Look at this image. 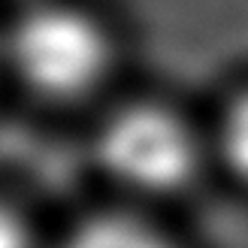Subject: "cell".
<instances>
[{"mask_svg": "<svg viewBox=\"0 0 248 248\" xmlns=\"http://www.w3.org/2000/svg\"><path fill=\"white\" fill-rule=\"evenodd\" d=\"M94 160L118 191L167 200L194 185L203 167V142L172 106L136 100L106 115L94 136Z\"/></svg>", "mask_w": 248, "mask_h": 248, "instance_id": "1", "label": "cell"}, {"mask_svg": "<svg viewBox=\"0 0 248 248\" xmlns=\"http://www.w3.org/2000/svg\"><path fill=\"white\" fill-rule=\"evenodd\" d=\"M212 152L218 167L236 185L248 188V88L233 94L221 109L212 136Z\"/></svg>", "mask_w": 248, "mask_h": 248, "instance_id": "4", "label": "cell"}, {"mask_svg": "<svg viewBox=\"0 0 248 248\" xmlns=\"http://www.w3.org/2000/svg\"><path fill=\"white\" fill-rule=\"evenodd\" d=\"M0 248H36V230L28 212L0 194Z\"/></svg>", "mask_w": 248, "mask_h": 248, "instance_id": "5", "label": "cell"}, {"mask_svg": "<svg viewBox=\"0 0 248 248\" xmlns=\"http://www.w3.org/2000/svg\"><path fill=\"white\" fill-rule=\"evenodd\" d=\"M55 248H182L152 218L127 209L88 212L64 230Z\"/></svg>", "mask_w": 248, "mask_h": 248, "instance_id": "3", "label": "cell"}, {"mask_svg": "<svg viewBox=\"0 0 248 248\" xmlns=\"http://www.w3.org/2000/svg\"><path fill=\"white\" fill-rule=\"evenodd\" d=\"M6 55L16 76L52 103L88 97L112 64L106 31L79 9L43 3L12 24Z\"/></svg>", "mask_w": 248, "mask_h": 248, "instance_id": "2", "label": "cell"}]
</instances>
